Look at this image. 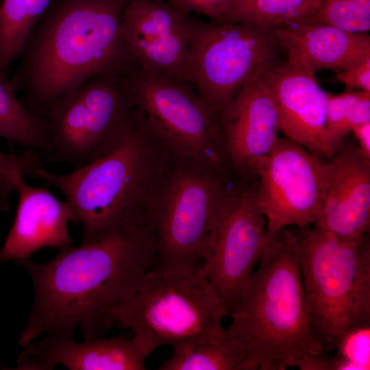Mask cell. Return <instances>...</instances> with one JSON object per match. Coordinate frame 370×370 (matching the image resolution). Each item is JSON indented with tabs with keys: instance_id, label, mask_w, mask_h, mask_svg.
<instances>
[{
	"instance_id": "1",
	"label": "cell",
	"mask_w": 370,
	"mask_h": 370,
	"mask_svg": "<svg viewBox=\"0 0 370 370\" xmlns=\"http://www.w3.org/2000/svg\"><path fill=\"white\" fill-rule=\"evenodd\" d=\"M29 273L35 299L21 347L45 333L72 337L79 328L84 340L101 338L113 323L110 314L136 292L156 264V243L149 223L77 247L60 249L51 260L16 262Z\"/></svg>"
},
{
	"instance_id": "2",
	"label": "cell",
	"mask_w": 370,
	"mask_h": 370,
	"mask_svg": "<svg viewBox=\"0 0 370 370\" xmlns=\"http://www.w3.org/2000/svg\"><path fill=\"white\" fill-rule=\"evenodd\" d=\"M129 1H51L29 31L10 79L28 110L45 119L64 95L130 59L121 35Z\"/></svg>"
},
{
	"instance_id": "3",
	"label": "cell",
	"mask_w": 370,
	"mask_h": 370,
	"mask_svg": "<svg viewBox=\"0 0 370 370\" xmlns=\"http://www.w3.org/2000/svg\"><path fill=\"white\" fill-rule=\"evenodd\" d=\"M299 256L297 232L279 230L243 285L225 328L245 352L237 370H309L328 354L312 330Z\"/></svg>"
},
{
	"instance_id": "4",
	"label": "cell",
	"mask_w": 370,
	"mask_h": 370,
	"mask_svg": "<svg viewBox=\"0 0 370 370\" xmlns=\"http://www.w3.org/2000/svg\"><path fill=\"white\" fill-rule=\"evenodd\" d=\"M170 155L139 110L133 132L113 151L69 173L40 166L31 175L65 196L82 225V243H88L149 223Z\"/></svg>"
},
{
	"instance_id": "5",
	"label": "cell",
	"mask_w": 370,
	"mask_h": 370,
	"mask_svg": "<svg viewBox=\"0 0 370 370\" xmlns=\"http://www.w3.org/2000/svg\"><path fill=\"white\" fill-rule=\"evenodd\" d=\"M227 316L214 286L198 265L153 267L135 294L114 308L113 325L129 329L148 357L157 348L173 350L227 337Z\"/></svg>"
},
{
	"instance_id": "6",
	"label": "cell",
	"mask_w": 370,
	"mask_h": 370,
	"mask_svg": "<svg viewBox=\"0 0 370 370\" xmlns=\"http://www.w3.org/2000/svg\"><path fill=\"white\" fill-rule=\"evenodd\" d=\"M299 267L314 336L332 354L352 330L370 326V241L299 229Z\"/></svg>"
},
{
	"instance_id": "7",
	"label": "cell",
	"mask_w": 370,
	"mask_h": 370,
	"mask_svg": "<svg viewBox=\"0 0 370 370\" xmlns=\"http://www.w3.org/2000/svg\"><path fill=\"white\" fill-rule=\"evenodd\" d=\"M234 180L212 166L171 153L149 212L154 267L202 263Z\"/></svg>"
},
{
	"instance_id": "8",
	"label": "cell",
	"mask_w": 370,
	"mask_h": 370,
	"mask_svg": "<svg viewBox=\"0 0 370 370\" xmlns=\"http://www.w3.org/2000/svg\"><path fill=\"white\" fill-rule=\"evenodd\" d=\"M123 65L101 72L54 103L47 112L48 162L79 169L120 146L139 110L123 84Z\"/></svg>"
},
{
	"instance_id": "9",
	"label": "cell",
	"mask_w": 370,
	"mask_h": 370,
	"mask_svg": "<svg viewBox=\"0 0 370 370\" xmlns=\"http://www.w3.org/2000/svg\"><path fill=\"white\" fill-rule=\"evenodd\" d=\"M187 81L217 118L247 81L280 57L272 29L187 17Z\"/></svg>"
},
{
	"instance_id": "10",
	"label": "cell",
	"mask_w": 370,
	"mask_h": 370,
	"mask_svg": "<svg viewBox=\"0 0 370 370\" xmlns=\"http://www.w3.org/2000/svg\"><path fill=\"white\" fill-rule=\"evenodd\" d=\"M121 75L133 103L171 154L230 175L217 118L188 81L148 73L131 60Z\"/></svg>"
},
{
	"instance_id": "11",
	"label": "cell",
	"mask_w": 370,
	"mask_h": 370,
	"mask_svg": "<svg viewBox=\"0 0 370 370\" xmlns=\"http://www.w3.org/2000/svg\"><path fill=\"white\" fill-rule=\"evenodd\" d=\"M257 180H234L222 207L210 251L201 269L218 292L227 316L271 240L257 198Z\"/></svg>"
},
{
	"instance_id": "12",
	"label": "cell",
	"mask_w": 370,
	"mask_h": 370,
	"mask_svg": "<svg viewBox=\"0 0 370 370\" xmlns=\"http://www.w3.org/2000/svg\"><path fill=\"white\" fill-rule=\"evenodd\" d=\"M327 179V159L278 137L257 172V198L271 234L314 224Z\"/></svg>"
},
{
	"instance_id": "13",
	"label": "cell",
	"mask_w": 370,
	"mask_h": 370,
	"mask_svg": "<svg viewBox=\"0 0 370 370\" xmlns=\"http://www.w3.org/2000/svg\"><path fill=\"white\" fill-rule=\"evenodd\" d=\"M258 71L217 116L229 173L236 179L251 181L257 180L259 166L280 131L275 105Z\"/></svg>"
},
{
	"instance_id": "14",
	"label": "cell",
	"mask_w": 370,
	"mask_h": 370,
	"mask_svg": "<svg viewBox=\"0 0 370 370\" xmlns=\"http://www.w3.org/2000/svg\"><path fill=\"white\" fill-rule=\"evenodd\" d=\"M164 0H130L121 35L131 60L144 71L187 81V17Z\"/></svg>"
},
{
	"instance_id": "15",
	"label": "cell",
	"mask_w": 370,
	"mask_h": 370,
	"mask_svg": "<svg viewBox=\"0 0 370 370\" xmlns=\"http://www.w3.org/2000/svg\"><path fill=\"white\" fill-rule=\"evenodd\" d=\"M258 73L274 101L286 138L330 159L334 152L325 136L326 92L315 73L287 56L267 63Z\"/></svg>"
},
{
	"instance_id": "16",
	"label": "cell",
	"mask_w": 370,
	"mask_h": 370,
	"mask_svg": "<svg viewBox=\"0 0 370 370\" xmlns=\"http://www.w3.org/2000/svg\"><path fill=\"white\" fill-rule=\"evenodd\" d=\"M313 226L338 238L358 240L370 230V160L353 143L327 159V179Z\"/></svg>"
},
{
	"instance_id": "17",
	"label": "cell",
	"mask_w": 370,
	"mask_h": 370,
	"mask_svg": "<svg viewBox=\"0 0 370 370\" xmlns=\"http://www.w3.org/2000/svg\"><path fill=\"white\" fill-rule=\"evenodd\" d=\"M14 190L18 202L16 216L0 250V263L29 258L44 247L62 248L71 244L68 225L77 223L68 201H61L48 186L34 187L21 177Z\"/></svg>"
},
{
	"instance_id": "18",
	"label": "cell",
	"mask_w": 370,
	"mask_h": 370,
	"mask_svg": "<svg viewBox=\"0 0 370 370\" xmlns=\"http://www.w3.org/2000/svg\"><path fill=\"white\" fill-rule=\"evenodd\" d=\"M16 370H144L147 356L132 338L121 336L76 343L72 337L48 334L27 344Z\"/></svg>"
},
{
	"instance_id": "19",
	"label": "cell",
	"mask_w": 370,
	"mask_h": 370,
	"mask_svg": "<svg viewBox=\"0 0 370 370\" xmlns=\"http://www.w3.org/2000/svg\"><path fill=\"white\" fill-rule=\"evenodd\" d=\"M286 56L310 71L338 72L370 57V36L309 19L272 29Z\"/></svg>"
},
{
	"instance_id": "20",
	"label": "cell",
	"mask_w": 370,
	"mask_h": 370,
	"mask_svg": "<svg viewBox=\"0 0 370 370\" xmlns=\"http://www.w3.org/2000/svg\"><path fill=\"white\" fill-rule=\"evenodd\" d=\"M0 136L45 154L50 144L45 119L29 110L17 98L7 76L0 75Z\"/></svg>"
},
{
	"instance_id": "21",
	"label": "cell",
	"mask_w": 370,
	"mask_h": 370,
	"mask_svg": "<svg viewBox=\"0 0 370 370\" xmlns=\"http://www.w3.org/2000/svg\"><path fill=\"white\" fill-rule=\"evenodd\" d=\"M321 0H230L218 20L273 29L291 22L310 18Z\"/></svg>"
},
{
	"instance_id": "22",
	"label": "cell",
	"mask_w": 370,
	"mask_h": 370,
	"mask_svg": "<svg viewBox=\"0 0 370 370\" xmlns=\"http://www.w3.org/2000/svg\"><path fill=\"white\" fill-rule=\"evenodd\" d=\"M242 346L227 337L219 342H206L186 349H175L159 370H237L245 358Z\"/></svg>"
},
{
	"instance_id": "23",
	"label": "cell",
	"mask_w": 370,
	"mask_h": 370,
	"mask_svg": "<svg viewBox=\"0 0 370 370\" xmlns=\"http://www.w3.org/2000/svg\"><path fill=\"white\" fill-rule=\"evenodd\" d=\"M29 31L26 0H3L0 5V75L7 76Z\"/></svg>"
},
{
	"instance_id": "24",
	"label": "cell",
	"mask_w": 370,
	"mask_h": 370,
	"mask_svg": "<svg viewBox=\"0 0 370 370\" xmlns=\"http://www.w3.org/2000/svg\"><path fill=\"white\" fill-rule=\"evenodd\" d=\"M310 21L356 33L370 30V0H321Z\"/></svg>"
},
{
	"instance_id": "25",
	"label": "cell",
	"mask_w": 370,
	"mask_h": 370,
	"mask_svg": "<svg viewBox=\"0 0 370 370\" xmlns=\"http://www.w3.org/2000/svg\"><path fill=\"white\" fill-rule=\"evenodd\" d=\"M361 92L345 89L339 94L326 92L325 136L334 153L351 131L354 106Z\"/></svg>"
},
{
	"instance_id": "26",
	"label": "cell",
	"mask_w": 370,
	"mask_h": 370,
	"mask_svg": "<svg viewBox=\"0 0 370 370\" xmlns=\"http://www.w3.org/2000/svg\"><path fill=\"white\" fill-rule=\"evenodd\" d=\"M331 356V369L367 370L370 364V326L347 332L339 341Z\"/></svg>"
},
{
	"instance_id": "27",
	"label": "cell",
	"mask_w": 370,
	"mask_h": 370,
	"mask_svg": "<svg viewBox=\"0 0 370 370\" xmlns=\"http://www.w3.org/2000/svg\"><path fill=\"white\" fill-rule=\"evenodd\" d=\"M36 155L29 149L18 154L0 150V206L8 204L10 193L17 180L29 175L36 164Z\"/></svg>"
},
{
	"instance_id": "28",
	"label": "cell",
	"mask_w": 370,
	"mask_h": 370,
	"mask_svg": "<svg viewBox=\"0 0 370 370\" xmlns=\"http://www.w3.org/2000/svg\"><path fill=\"white\" fill-rule=\"evenodd\" d=\"M185 14L193 12L218 21L225 12L230 0H164Z\"/></svg>"
},
{
	"instance_id": "29",
	"label": "cell",
	"mask_w": 370,
	"mask_h": 370,
	"mask_svg": "<svg viewBox=\"0 0 370 370\" xmlns=\"http://www.w3.org/2000/svg\"><path fill=\"white\" fill-rule=\"evenodd\" d=\"M335 79L343 84L345 90L370 92V57L335 72Z\"/></svg>"
},
{
	"instance_id": "30",
	"label": "cell",
	"mask_w": 370,
	"mask_h": 370,
	"mask_svg": "<svg viewBox=\"0 0 370 370\" xmlns=\"http://www.w3.org/2000/svg\"><path fill=\"white\" fill-rule=\"evenodd\" d=\"M350 132L358 143L360 152L370 160V122L355 126Z\"/></svg>"
},
{
	"instance_id": "31",
	"label": "cell",
	"mask_w": 370,
	"mask_h": 370,
	"mask_svg": "<svg viewBox=\"0 0 370 370\" xmlns=\"http://www.w3.org/2000/svg\"><path fill=\"white\" fill-rule=\"evenodd\" d=\"M52 0H26L30 30L45 12Z\"/></svg>"
}]
</instances>
